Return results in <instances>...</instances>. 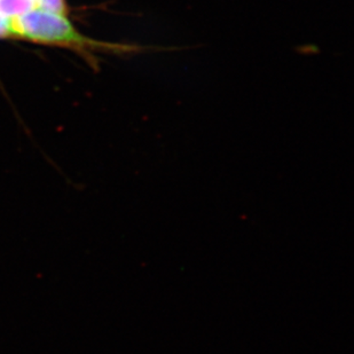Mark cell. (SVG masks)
Here are the masks:
<instances>
[{
	"instance_id": "obj_3",
	"label": "cell",
	"mask_w": 354,
	"mask_h": 354,
	"mask_svg": "<svg viewBox=\"0 0 354 354\" xmlns=\"http://www.w3.org/2000/svg\"><path fill=\"white\" fill-rule=\"evenodd\" d=\"M40 10L52 12V13L67 15L69 12L67 0H37Z\"/></svg>"
},
{
	"instance_id": "obj_1",
	"label": "cell",
	"mask_w": 354,
	"mask_h": 354,
	"mask_svg": "<svg viewBox=\"0 0 354 354\" xmlns=\"http://www.w3.org/2000/svg\"><path fill=\"white\" fill-rule=\"evenodd\" d=\"M10 26L14 38L69 48L88 61L94 60V54L97 52L127 54L142 50L134 45L104 43L86 37L68 20L67 15L52 13L40 8L12 19Z\"/></svg>"
},
{
	"instance_id": "obj_2",
	"label": "cell",
	"mask_w": 354,
	"mask_h": 354,
	"mask_svg": "<svg viewBox=\"0 0 354 354\" xmlns=\"http://www.w3.org/2000/svg\"><path fill=\"white\" fill-rule=\"evenodd\" d=\"M38 8L37 0H0V15L15 19Z\"/></svg>"
},
{
	"instance_id": "obj_4",
	"label": "cell",
	"mask_w": 354,
	"mask_h": 354,
	"mask_svg": "<svg viewBox=\"0 0 354 354\" xmlns=\"http://www.w3.org/2000/svg\"><path fill=\"white\" fill-rule=\"evenodd\" d=\"M10 38H14L10 20L0 15V39H10Z\"/></svg>"
}]
</instances>
